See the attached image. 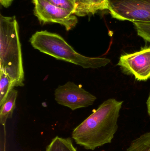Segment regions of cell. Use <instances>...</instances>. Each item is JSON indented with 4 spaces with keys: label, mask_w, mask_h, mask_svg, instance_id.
Instances as JSON below:
<instances>
[{
    "label": "cell",
    "mask_w": 150,
    "mask_h": 151,
    "mask_svg": "<svg viewBox=\"0 0 150 151\" xmlns=\"http://www.w3.org/2000/svg\"><path fill=\"white\" fill-rule=\"evenodd\" d=\"M123 101L110 99L73 130L77 144L87 150L111 143L118 129L117 124Z\"/></svg>",
    "instance_id": "cell-1"
},
{
    "label": "cell",
    "mask_w": 150,
    "mask_h": 151,
    "mask_svg": "<svg viewBox=\"0 0 150 151\" xmlns=\"http://www.w3.org/2000/svg\"><path fill=\"white\" fill-rule=\"evenodd\" d=\"M0 70L9 76L14 88L24 85L19 27L15 16L0 17Z\"/></svg>",
    "instance_id": "cell-2"
},
{
    "label": "cell",
    "mask_w": 150,
    "mask_h": 151,
    "mask_svg": "<svg viewBox=\"0 0 150 151\" xmlns=\"http://www.w3.org/2000/svg\"><path fill=\"white\" fill-rule=\"evenodd\" d=\"M29 41L33 48L41 52L84 69H97L106 66L111 62L108 58L83 55L75 50L61 36L47 31L36 32Z\"/></svg>",
    "instance_id": "cell-3"
},
{
    "label": "cell",
    "mask_w": 150,
    "mask_h": 151,
    "mask_svg": "<svg viewBox=\"0 0 150 151\" xmlns=\"http://www.w3.org/2000/svg\"><path fill=\"white\" fill-rule=\"evenodd\" d=\"M108 10L119 20L150 22V0H108Z\"/></svg>",
    "instance_id": "cell-4"
},
{
    "label": "cell",
    "mask_w": 150,
    "mask_h": 151,
    "mask_svg": "<svg viewBox=\"0 0 150 151\" xmlns=\"http://www.w3.org/2000/svg\"><path fill=\"white\" fill-rule=\"evenodd\" d=\"M34 14L40 23H57L67 31L72 30L78 22L76 16L70 12L52 4L48 0H33Z\"/></svg>",
    "instance_id": "cell-5"
},
{
    "label": "cell",
    "mask_w": 150,
    "mask_h": 151,
    "mask_svg": "<svg viewBox=\"0 0 150 151\" xmlns=\"http://www.w3.org/2000/svg\"><path fill=\"white\" fill-rule=\"evenodd\" d=\"M55 96L59 104L72 111L92 105L97 99L96 96L82 87L70 81L58 86L55 91Z\"/></svg>",
    "instance_id": "cell-6"
},
{
    "label": "cell",
    "mask_w": 150,
    "mask_h": 151,
    "mask_svg": "<svg viewBox=\"0 0 150 151\" xmlns=\"http://www.w3.org/2000/svg\"><path fill=\"white\" fill-rule=\"evenodd\" d=\"M118 65L138 81L148 80L150 78V48L122 55Z\"/></svg>",
    "instance_id": "cell-7"
},
{
    "label": "cell",
    "mask_w": 150,
    "mask_h": 151,
    "mask_svg": "<svg viewBox=\"0 0 150 151\" xmlns=\"http://www.w3.org/2000/svg\"><path fill=\"white\" fill-rule=\"evenodd\" d=\"M108 0H78L75 15L84 17L94 14L99 11L108 9Z\"/></svg>",
    "instance_id": "cell-8"
},
{
    "label": "cell",
    "mask_w": 150,
    "mask_h": 151,
    "mask_svg": "<svg viewBox=\"0 0 150 151\" xmlns=\"http://www.w3.org/2000/svg\"><path fill=\"white\" fill-rule=\"evenodd\" d=\"M17 96V91L12 89L3 104L0 106V123L3 126H5L8 119L12 118Z\"/></svg>",
    "instance_id": "cell-9"
},
{
    "label": "cell",
    "mask_w": 150,
    "mask_h": 151,
    "mask_svg": "<svg viewBox=\"0 0 150 151\" xmlns=\"http://www.w3.org/2000/svg\"><path fill=\"white\" fill-rule=\"evenodd\" d=\"M46 151H77L70 138L55 137L48 145Z\"/></svg>",
    "instance_id": "cell-10"
},
{
    "label": "cell",
    "mask_w": 150,
    "mask_h": 151,
    "mask_svg": "<svg viewBox=\"0 0 150 151\" xmlns=\"http://www.w3.org/2000/svg\"><path fill=\"white\" fill-rule=\"evenodd\" d=\"M127 151H150V132L132 141Z\"/></svg>",
    "instance_id": "cell-11"
},
{
    "label": "cell",
    "mask_w": 150,
    "mask_h": 151,
    "mask_svg": "<svg viewBox=\"0 0 150 151\" xmlns=\"http://www.w3.org/2000/svg\"><path fill=\"white\" fill-rule=\"evenodd\" d=\"M13 88V84L9 76L3 71L0 70V106Z\"/></svg>",
    "instance_id": "cell-12"
},
{
    "label": "cell",
    "mask_w": 150,
    "mask_h": 151,
    "mask_svg": "<svg viewBox=\"0 0 150 151\" xmlns=\"http://www.w3.org/2000/svg\"><path fill=\"white\" fill-rule=\"evenodd\" d=\"M137 34L144 40L150 43V22L133 21Z\"/></svg>",
    "instance_id": "cell-13"
},
{
    "label": "cell",
    "mask_w": 150,
    "mask_h": 151,
    "mask_svg": "<svg viewBox=\"0 0 150 151\" xmlns=\"http://www.w3.org/2000/svg\"><path fill=\"white\" fill-rule=\"evenodd\" d=\"M52 4L57 7L65 9L75 15L78 0H48Z\"/></svg>",
    "instance_id": "cell-14"
},
{
    "label": "cell",
    "mask_w": 150,
    "mask_h": 151,
    "mask_svg": "<svg viewBox=\"0 0 150 151\" xmlns=\"http://www.w3.org/2000/svg\"><path fill=\"white\" fill-rule=\"evenodd\" d=\"M13 1V0H0V3L4 8H8L10 6Z\"/></svg>",
    "instance_id": "cell-15"
},
{
    "label": "cell",
    "mask_w": 150,
    "mask_h": 151,
    "mask_svg": "<svg viewBox=\"0 0 150 151\" xmlns=\"http://www.w3.org/2000/svg\"><path fill=\"white\" fill-rule=\"evenodd\" d=\"M147 108H148V112L149 115L150 117V93L147 102Z\"/></svg>",
    "instance_id": "cell-16"
},
{
    "label": "cell",
    "mask_w": 150,
    "mask_h": 151,
    "mask_svg": "<svg viewBox=\"0 0 150 151\" xmlns=\"http://www.w3.org/2000/svg\"></svg>",
    "instance_id": "cell-17"
}]
</instances>
